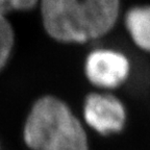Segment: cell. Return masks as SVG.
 <instances>
[{"label":"cell","instance_id":"cell-1","mask_svg":"<svg viewBox=\"0 0 150 150\" xmlns=\"http://www.w3.org/2000/svg\"><path fill=\"white\" fill-rule=\"evenodd\" d=\"M30 150H89L87 127L64 99L46 94L33 103L22 130Z\"/></svg>","mask_w":150,"mask_h":150},{"label":"cell","instance_id":"cell-8","mask_svg":"<svg viewBox=\"0 0 150 150\" xmlns=\"http://www.w3.org/2000/svg\"><path fill=\"white\" fill-rule=\"evenodd\" d=\"M40 0H0V12L8 15L13 12H29L39 6Z\"/></svg>","mask_w":150,"mask_h":150},{"label":"cell","instance_id":"cell-2","mask_svg":"<svg viewBox=\"0 0 150 150\" xmlns=\"http://www.w3.org/2000/svg\"><path fill=\"white\" fill-rule=\"evenodd\" d=\"M82 71L95 91L115 93L130 80L134 64L130 56L120 48L98 46L86 54Z\"/></svg>","mask_w":150,"mask_h":150},{"label":"cell","instance_id":"cell-7","mask_svg":"<svg viewBox=\"0 0 150 150\" xmlns=\"http://www.w3.org/2000/svg\"><path fill=\"white\" fill-rule=\"evenodd\" d=\"M16 33L7 15L0 12V73L2 72L14 53Z\"/></svg>","mask_w":150,"mask_h":150},{"label":"cell","instance_id":"cell-5","mask_svg":"<svg viewBox=\"0 0 150 150\" xmlns=\"http://www.w3.org/2000/svg\"><path fill=\"white\" fill-rule=\"evenodd\" d=\"M84 30L90 41L108 37L121 22L122 0H81Z\"/></svg>","mask_w":150,"mask_h":150},{"label":"cell","instance_id":"cell-3","mask_svg":"<svg viewBox=\"0 0 150 150\" xmlns=\"http://www.w3.org/2000/svg\"><path fill=\"white\" fill-rule=\"evenodd\" d=\"M38 8L43 29L50 39L62 44L89 42L82 21L81 0H40Z\"/></svg>","mask_w":150,"mask_h":150},{"label":"cell","instance_id":"cell-6","mask_svg":"<svg viewBox=\"0 0 150 150\" xmlns=\"http://www.w3.org/2000/svg\"><path fill=\"white\" fill-rule=\"evenodd\" d=\"M130 43L150 55V3H137L124 11L121 20Z\"/></svg>","mask_w":150,"mask_h":150},{"label":"cell","instance_id":"cell-4","mask_svg":"<svg viewBox=\"0 0 150 150\" xmlns=\"http://www.w3.org/2000/svg\"><path fill=\"white\" fill-rule=\"evenodd\" d=\"M81 120L84 126L94 132L108 137L124 130L128 110L124 101L116 93L94 90L83 99Z\"/></svg>","mask_w":150,"mask_h":150}]
</instances>
